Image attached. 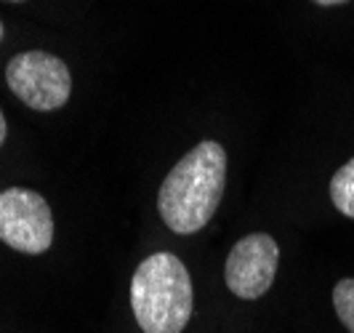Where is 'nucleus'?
Here are the masks:
<instances>
[{
  "mask_svg": "<svg viewBox=\"0 0 354 333\" xmlns=\"http://www.w3.org/2000/svg\"><path fill=\"white\" fill-rule=\"evenodd\" d=\"M131 307L144 333H181L187 328L195 294L178 256L160 251L147 256L131 280Z\"/></svg>",
  "mask_w": 354,
  "mask_h": 333,
  "instance_id": "2",
  "label": "nucleus"
},
{
  "mask_svg": "<svg viewBox=\"0 0 354 333\" xmlns=\"http://www.w3.org/2000/svg\"><path fill=\"white\" fill-rule=\"evenodd\" d=\"M6 131H8V128H6V118H3V112H0V144L6 141Z\"/></svg>",
  "mask_w": 354,
  "mask_h": 333,
  "instance_id": "8",
  "label": "nucleus"
},
{
  "mask_svg": "<svg viewBox=\"0 0 354 333\" xmlns=\"http://www.w3.org/2000/svg\"><path fill=\"white\" fill-rule=\"evenodd\" d=\"M0 40H3V21H0Z\"/></svg>",
  "mask_w": 354,
  "mask_h": 333,
  "instance_id": "10",
  "label": "nucleus"
},
{
  "mask_svg": "<svg viewBox=\"0 0 354 333\" xmlns=\"http://www.w3.org/2000/svg\"><path fill=\"white\" fill-rule=\"evenodd\" d=\"M317 6H341V3H346V0H315Z\"/></svg>",
  "mask_w": 354,
  "mask_h": 333,
  "instance_id": "9",
  "label": "nucleus"
},
{
  "mask_svg": "<svg viewBox=\"0 0 354 333\" xmlns=\"http://www.w3.org/2000/svg\"><path fill=\"white\" fill-rule=\"evenodd\" d=\"M0 195H3V192H0Z\"/></svg>",
  "mask_w": 354,
  "mask_h": 333,
  "instance_id": "12",
  "label": "nucleus"
},
{
  "mask_svg": "<svg viewBox=\"0 0 354 333\" xmlns=\"http://www.w3.org/2000/svg\"><path fill=\"white\" fill-rule=\"evenodd\" d=\"M6 83L19 102L37 109V112H53L67 105L72 93L70 67L46 51L19 53L6 67Z\"/></svg>",
  "mask_w": 354,
  "mask_h": 333,
  "instance_id": "3",
  "label": "nucleus"
},
{
  "mask_svg": "<svg viewBox=\"0 0 354 333\" xmlns=\"http://www.w3.org/2000/svg\"><path fill=\"white\" fill-rule=\"evenodd\" d=\"M330 200L344 216L354 219V158L346 160L330 179Z\"/></svg>",
  "mask_w": 354,
  "mask_h": 333,
  "instance_id": "6",
  "label": "nucleus"
},
{
  "mask_svg": "<svg viewBox=\"0 0 354 333\" xmlns=\"http://www.w3.org/2000/svg\"><path fill=\"white\" fill-rule=\"evenodd\" d=\"M280 262V248L272 235L253 232L245 235L227 256L224 280L237 298H261L272 288Z\"/></svg>",
  "mask_w": 354,
  "mask_h": 333,
  "instance_id": "5",
  "label": "nucleus"
},
{
  "mask_svg": "<svg viewBox=\"0 0 354 333\" xmlns=\"http://www.w3.org/2000/svg\"><path fill=\"white\" fill-rule=\"evenodd\" d=\"M333 307L346 331L354 333V278H344L333 288Z\"/></svg>",
  "mask_w": 354,
  "mask_h": 333,
  "instance_id": "7",
  "label": "nucleus"
},
{
  "mask_svg": "<svg viewBox=\"0 0 354 333\" xmlns=\"http://www.w3.org/2000/svg\"><path fill=\"white\" fill-rule=\"evenodd\" d=\"M8 3H21V0H8Z\"/></svg>",
  "mask_w": 354,
  "mask_h": 333,
  "instance_id": "11",
  "label": "nucleus"
},
{
  "mask_svg": "<svg viewBox=\"0 0 354 333\" xmlns=\"http://www.w3.org/2000/svg\"><path fill=\"white\" fill-rule=\"evenodd\" d=\"M227 152L218 141L195 144L162 179L158 210L165 227L176 235L200 232L224 197Z\"/></svg>",
  "mask_w": 354,
  "mask_h": 333,
  "instance_id": "1",
  "label": "nucleus"
},
{
  "mask_svg": "<svg viewBox=\"0 0 354 333\" xmlns=\"http://www.w3.org/2000/svg\"><path fill=\"white\" fill-rule=\"evenodd\" d=\"M0 240L21 253H43L53 243V213L46 197L24 187L0 195Z\"/></svg>",
  "mask_w": 354,
  "mask_h": 333,
  "instance_id": "4",
  "label": "nucleus"
}]
</instances>
